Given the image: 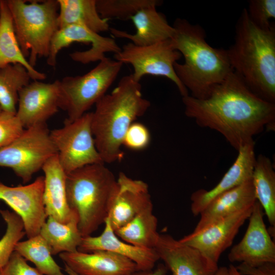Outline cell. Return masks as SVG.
I'll return each mask as SVG.
<instances>
[{
  "mask_svg": "<svg viewBox=\"0 0 275 275\" xmlns=\"http://www.w3.org/2000/svg\"><path fill=\"white\" fill-rule=\"evenodd\" d=\"M185 115L221 133L237 151L265 128L274 129L275 104L253 93L232 70L204 99L182 97Z\"/></svg>",
  "mask_w": 275,
  "mask_h": 275,
  "instance_id": "1",
  "label": "cell"
},
{
  "mask_svg": "<svg viewBox=\"0 0 275 275\" xmlns=\"http://www.w3.org/2000/svg\"><path fill=\"white\" fill-rule=\"evenodd\" d=\"M151 105L143 97L142 86L131 74L121 78L117 87L105 94L92 113L91 129L95 145L103 162L120 161L125 133Z\"/></svg>",
  "mask_w": 275,
  "mask_h": 275,
  "instance_id": "2",
  "label": "cell"
},
{
  "mask_svg": "<svg viewBox=\"0 0 275 275\" xmlns=\"http://www.w3.org/2000/svg\"><path fill=\"white\" fill-rule=\"evenodd\" d=\"M172 26L174 33L171 40L184 59L183 64H174L176 74L191 96L204 99L233 70L227 50L211 46L199 24L178 18Z\"/></svg>",
  "mask_w": 275,
  "mask_h": 275,
  "instance_id": "3",
  "label": "cell"
},
{
  "mask_svg": "<svg viewBox=\"0 0 275 275\" xmlns=\"http://www.w3.org/2000/svg\"><path fill=\"white\" fill-rule=\"evenodd\" d=\"M234 42L227 50L231 68L248 88L275 104V26L262 29L244 8L235 27Z\"/></svg>",
  "mask_w": 275,
  "mask_h": 275,
  "instance_id": "4",
  "label": "cell"
},
{
  "mask_svg": "<svg viewBox=\"0 0 275 275\" xmlns=\"http://www.w3.org/2000/svg\"><path fill=\"white\" fill-rule=\"evenodd\" d=\"M116 183L117 178L104 163L87 165L67 174V203L77 216L83 237L104 223Z\"/></svg>",
  "mask_w": 275,
  "mask_h": 275,
  "instance_id": "5",
  "label": "cell"
},
{
  "mask_svg": "<svg viewBox=\"0 0 275 275\" xmlns=\"http://www.w3.org/2000/svg\"><path fill=\"white\" fill-rule=\"evenodd\" d=\"M21 49L34 67L37 59L47 58L51 40L59 29L58 0H6Z\"/></svg>",
  "mask_w": 275,
  "mask_h": 275,
  "instance_id": "6",
  "label": "cell"
},
{
  "mask_svg": "<svg viewBox=\"0 0 275 275\" xmlns=\"http://www.w3.org/2000/svg\"><path fill=\"white\" fill-rule=\"evenodd\" d=\"M123 64L105 57L83 75L67 76L59 80V107L66 112L67 120L81 117L95 105L115 81Z\"/></svg>",
  "mask_w": 275,
  "mask_h": 275,
  "instance_id": "7",
  "label": "cell"
},
{
  "mask_svg": "<svg viewBox=\"0 0 275 275\" xmlns=\"http://www.w3.org/2000/svg\"><path fill=\"white\" fill-rule=\"evenodd\" d=\"M57 154L46 123L24 128L9 145L0 149V167L12 170L24 183Z\"/></svg>",
  "mask_w": 275,
  "mask_h": 275,
  "instance_id": "8",
  "label": "cell"
},
{
  "mask_svg": "<svg viewBox=\"0 0 275 275\" xmlns=\"http://www.w3.org/2000/svg\"><path fill=\"white\" fill-rule=\"evenodd\" d=\"M91 112L50 131L59 162L66 174L82 167L104 163L96 148L91 129Z\"/></svg>",
  "mask_w": 275,
  "mask_h": 275,
  "instance_id": "9",
  "label": "cell"
},
{
  "mask_svg": "<svg viewBox=\"0 0 275 275\" xmlns=\"http://www.w3.org/2000/svg\"><path fill=\"white\" fill-rule=\"evenodd\" d=\"M182 57L173 46L171 39L147 45L138 46L130 42L114 54L115 60L130 64L133 69V78L140 82L146 75L164 76L177 87L182 97L188 95L175 71L174 65Z\"/></svg>",
  "mask_w": 275,
  "mask_h": 275,
  "instance_id": "10",
  "label": "cell"
},
{
  "mask_svg": "<svg viewBox=\"0 0 275 275\" xmlns=\"http://www.w3.org/2000/svg\"><path fill=\"white\" fill-rule=\"evenodd\" d=\"M74 42L91 45L88 50L75 51L69 54L73 61L84 64L99 62L106 57V53L115 54L121 50V47L113 38L102 36L82 25L70 24L60 28L53 36L47 64L55 66L60 51Z\"/></svg>",
  "mask_w": 275,
  "mask_h": 275,
  "instance_id": "11",
  "label": "cell"
},
{
  "mask_svg": "<svg viewBox=\"0 0 275 275\" xmlns=\"http://www.w3.org/2000/svg\"><path fill=\"white\" fill-rule=\"evenodd\" d=\"M44 176L30 184L9 186L0 181V200L21 218L28 238L40 233L47 218L44 202Z\"/></svg>",
  "mask_w": 275,
  "mask_h": 275,
  "instance_id": "12",
  "label": "cell"
},
{
  "mask_svg": "<svg viewBox=\"0 0 275 275\" xmlns=\"http://www.w3.org/2000/svg\"><path fill=\"white\" fill-rule=\"evenodd\" d=\"M264 212L260 204H254L246 232L242 239L231 249V262H241L252 266L275 263V243L264 222Z\"/></svg>",
  "mask_w": 275,
  "mask_h": 275,
  "instance_id": "13",
  "label": "cell"
},
{
  "mask_svg": "<svg viewBox=\"0 0 275 275\" xmlns=\"http://www.w3.org/2000/svg\"><path fill=\"white\" fill-rule=\"evenodd\" d=\"M253 206L218 220L179 240L217 263L222 254L232 244L240 227L248 219Z\"/></svg>",
  "mask_w": 275,
  "mask_h": 275,
  "instance_id": "14",
  "label": "cell"
},
{
  "mask_svg": "<svg viewBox=\"0 0 275 275\" xmlns=\"http://www.w3.org/2000/svg\"><path fill=\"white\" fill-rule=\"evenodd\" d=\"M60 81L34 80L19 92L16 116L24 128L46 123L58 111Z\"/></svg>",
  "mask_w": 275,
  "mask_h": 275,
  "instance_id": "15",
  "label": "cell"
},
{
  "mask_svg": "<svg viewBox=\"0 0 275 275\" xmlns=\"http://www.w3.org/2000/svg\"><path fill=\"white\" fill-rule=\"evenodd\" d=\"M172 275H214L218 267L198 250L169 234H160L154 247Z\"/></svg>",
  "mask_w": 275,
  "mask_h": 275,
  "instance_id": "16",
  "label": "cell"
},
{
  "mask_svg": "<svg viewBox=\"0 0 275 275\" xmlns=\"http://www.w3.org/2000/svg\"><path fill=\"white\" fill-rule=\"evenodd\" d=\"M152 206L147 183L120 172L117 178L107 217L114 230L126 225L139 213Z\"/></svg>",
  "mask_w": 275,
  "mask_h": 275,
  "instance_id": "17",
  "label": "cell"
},
{
  "mask_svg": "<svg viewBox=\"0 0 275 275\" xmlns=\"http://www.w3.org/2000/svg\"><path fill=\"white\" fill-rule=\"evenodd\" d=\"M59 257L76 275H133L139 271L135 263L106 251L64 252Z\"/></svg>",
  "mask_w": 275,
  "mask_h": 275,
  "instance_id": "18",
  "label": "cell"
},
{
  "mask_svg": "<svg viewBox=\"0 0 275 275\" xmlns=\"http://www.w3.org/2000/svg\"><path fill=\"white\" fill-rule=\"evenodd\" d=\"M254 141L241 147L233 164L219 182L212 189H201L194 192L190 197V209L197 216L215 198L224 193L252 179L256 160Z\"/></svg>",
  "mask_w": 275,
  "mask_h": 275,
  "instance_id": "19",
  "label": "cell"
},
{
  "mask_svg": "<svg viewBox=\"0 0 275 275\" xmlns=\"http://www.w3.org/2000/svg\"><path fill=\"white\" fill-rule=\"evenodd\" d=\"M102 233L98 236L82 238L77 249L81 252L106 251L125 257L136 264L140 271L154 268L159 258L154 249H143L127 243L116 235L107 218Z\"/></svg>",
  "mask_w": 275,
  "mask_h": 275,
  "instance_id": "20",
  "label": "cell"
},
{
  "mask_svg": "<svg viewBox=\"0 0 275 275\" xmlns=\"http://www.w3.org/2000/svg\"><path fill=\"white\" fill-rule=\"evenodd\" d=\"M130 19L136 29L134 34L110 28L113 36L129 39L136 45L147 46L171 39L174 35L173 26L163 14L157 11L155 6L141 9Z\"/></svg>",
  "mask_w": 275,
  "mask_h": 275,
  "instance_id": "21",
  "label": "cell"
},
{
  "mask_svg": "<svg viewBox=\"0 0 275 275\" xmlns=\"http://www.w3.org/2000/svg\"><path fill=\"white\" fill-rule=\"evenodd\" d=\"M44 176L43 202L46 215L67 223L76 215L69 208L66 197L67 174L61 166L57 154L42 167Z\"/></svg>",
  "mask_w": 275,
  "mask_h": 275,
  "instance_id": "22",
  "label": "cell"
},
{
  "mask_svg": "<svg viewBox=\"0 0 275 275\" xmlns=\"http://www.w3.org/2000/svg\"><path fill=\"white\" fill-rule=\"evenodd\" d=\"M257 201L252 179L220 195L200 213L194 230H201L213 223L252 207Z\"/></svg>",
  "mask_w": 275,
  "mask_h": 275,
  "instance_id": "23",
  "label": "cell"
},
{
  "mask_svg": "<svg viewBox=\"0 0 275 275\" xmlns=\"http://www.w3.org/2000/svg\"><path fill=\"white\" fill-rule=\"evenodd\" d=\"M14 64L23 66L34 80L46 78V75L33 67L24 56L15 33L7 1L0 0V68Z\"/></svg>",
  "mask_w": 275,
  "mask_h": 275,
  "instance_id": "24",
  "label": "cell"
},
{
  "mask_svg": "<svg viewBox=\"0 0 275 275\" xmlns=\"http://www.w3.org/2000/svg\"><path fill=\"white\" fill-rule=\"evenodd\" d=\"M59 29L67 25L84 26L99 34L109 30L108 20L101 18L96 0H58Z\"/></svg>",
  "mask_w": 275,
  "mask_h": 275,
  "instance_id": "25",
  "label": "cell"
},
{
  "mask_svg": "<svg viewBox=\"0 0 275 275\" xmlns=\"http://www.w3.org/2000/svg\"><path fill=\"white\" fill-rule=\"evenodd\" d=\"M257 201L261 205L271 226L270 234L275 229V171L270 159L263 154L256 158L252 176Z\"/></svg>",
  "mask_w": 275,
  "mask_h": 275,
  "instance_id": "26",
  "label": "cell"
},
{
  "mask_svg": "<svg viewBox=\"0 0 275 275\" xmlns=\"http://www.w3.org/2000/svg\"><path fill=\"white\" fill-rule=\"evenodd\" d=\"M78 222L76 214L65 224L59 222L52 216L47 217L39 234L47 242L52 255L77 251L83 238L78 229Z\"/></svg>",
  "mask_w": 275,
  "mask_h": 275,
  "instance_id": "27",
  "label": "cell"
},
{
  "mask_svg": "<svg viewBox=\"0 0 275 275\" xmlns=\"http://www.w3.org/2000/svg\"><path fill=\"white\" fill-rule=\"evenodd\" d=\"M153 206L137 214L126 225L115 230L123 241L143 249H154L159 234L157 231V219Z\"/></svg>",
  "mask_w": 275,
  "mask_h": 275,
  "instance_id": "28",
  "label": "cell"
},
{
  "mask_svg": "<svg viewBox=\"0 0 275 275\" xmlns=\"http://www.w3.org/2000/svg\"><path fill=\"white\" fill-rule=\"evenodd\" d=\"M31 79L21 64H10L0 68V105L3 111L16 114L19 92Z\"/></svg>",
  "mask_w": 275,
  "mask_h": 275,
  "instance_id": "29",
  "label": "cell"
},
{
  "mask_svg": "<svg viewBox=\"0 0 275 275\" xmlns=\"http://www.w3.org/2000/svg\"><path fill=\"white\" fill-rule=\"evenodd\" d=\"M14 251L26 260L33 263L43 275H65L53 259L48 245L40 234L19 241Z\"/></svg>",
  "mask_w": 275,
  "mask_h": 275,
  "instance_id": "30",
  "label": "cell"
},
{
  "mask_svg": "<svg viewBox=\"0 0 275 275\" xmlns=\"http://www.w3.org/2000/svg\"><path fill=\"white\" fill-rule=\"evenodd\" d=\"M159 0H96L97 11L101 18L130 19L138 11L145 7L161 5Z\"/></svg>",
  "mask_w": 275,
  "mask_h": 275,
  "instance_id": "31",
  "label": "cell"
},
{
  "mask_svg": "<svg viewBox=\"0 0 275 275\" xmlns=\"http://www.w3.org/2000/svg\"><path fill=\"white\" fill-rule=\"evenodd\" d=\"M0 214L6 224L5 233L0 239V269L8 262L16 244L25 235L23 223L19 216L8 210L0 209Z\"/></svg>",
  "mask_w": 275,
  "mask_h": 275,
  "instance_id": "32",
  "label": "cell"
},
{
  "mask_svg": "<svg viewBox=\"0 0 275 275\" xmlns=\"http://www.w3.org/2000/svg\"><path fill=\"white\" fill-rule=\"evenodd\" d=\"M250 19L262 29H268L274 24L271 22L275 18L274 0H251L246 9Z\"/></svg>",
  "mask_w": 275,
  "mask_h": 275,
  "instance_id": "33",
  "label": "cell"
},
{
  "mask_svg": "<svg viewBox=\"0 0 275 275\" xmlns=\"http://www.w3.org/2000/svg\"><path fill=\"white\" fill-rule=\"evenodd\" d=\"M24 129L16 114L3 111L0 114V149L13 142Z\"/></svg>",
  "mask_w": 275,
  "mask_h": 275,
  "instance_id": "34",
  "label": "cell"
},
{
  "mask_svg": "<svg viewBox=\"0 0 275 275\" xmlns=\"http://www.w3.org/2000/svg\"><path fill=\"white\" fill-rule=\"evenodd\" d=\"M150 133L143 124L134 122L129 127L124 136L123 145L135 151L145 149L150 144Z\"/></svg>",
  "mask_w": 275,
  "mask_h": 275,
  "instance_id": "35",
  "label": "cell"
},
{
  "mask_svg": "<svg viewBox=\"0 0 275 275\" xmlns=\"http://www.w3.org/2000/svg\"><path fill=\"white\" fill-rule=\"evenodd\" d=\"M1 270L2 275H43L36 268L30 266L26 260L15 251Z\"/></svg>",
  "mask_w": 275,
  "mask_h": 275,
  "instance_id": "36",
  "label": "cell"
},
{
  "mask_svg": "<svg viewBox=\"0 0 275 275\" xmlns=\"http://www.w3.org/2000/svg\"><path fill=\"white\" fill-rule=\"evenodd\" d=\"M235 267L240 275H275V263L272 262L256 266L241 263Z\"/></svg>",
  "mask_w": 275,
  "mask_h": 275,
  "instance_id": "37",
  "label": "cell"
},
{
  "mask_svg": "<svg viewBox=\"0 0 275 275\" xmlns=\"http://www.w3.org/2000/svg\"><path fill=\"white\" fill-rule=\"evenodd\" d=\"M64 270L68 275H76L65 264ZM167 270L164 265L160 264L154 269L148 271H139L133 275H167Z\"/></svg>",
  "mask_w": 275,
  "mask_h": 275,
  "instance_id": "38",
  "label": "cell"
},
{
  "mask_svg": "<svg viewBox=\"0 0 275 275\" xmlns=\"http://www.w3.org/2000/svg\"><path fill=\"white\" fill-rule=\"evenodd\" d=\"M214 275H231L229 268L225 266L218 267Z\"/></svg>",
  "mask_w": 275,
  "mask_h": 275,
  "instance_id": "39",
  "label": "cell"
},
{
  "mask_svg": "<svg viewBox=\"0 0 275 275\" xmlns=\"http://www.w3.org/2000/svg\"><path fill=\"white\" fill-rule=\"evenodd\" d=\"M228 268L231 275H240L236 269L235 266H233V265H230Z\"/></svg>",
  "mask_w": 275,
  "mask_h": 275,
  "instance_id": "40",
  "label": "cell"
},
{
  "mask_svg": "<svg viewBox=\"0 0 275 275\" xmlns=\"http://www.w3.org/2000/svg\"><path fill=\"white\" fill-rule=\"evenodd\" d=\"M3 112V109H2V108L0 105V114Z\"/></svg>",
  "mask_w": 275,
  "mask_h": 275,
  "instance_id": "41",
  "label": "cell"
},
{
  "mask_svg": "<svg viewBox=\"0 0 275 275\" xmlns=\"http://www.w3.org/2000/svg\"><path fill=\"white\" fill-rule=\"evenodd\" d=\"M0 275H2V270L0 269Z\"/></svg>",
  "mask_w": 275,
  "mask_h": 275,
  "instance_id": "42",
  "label": "cell"
}]
</instances>
